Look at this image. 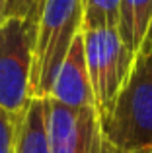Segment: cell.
Listing matches in <instances>:
<instances>
[{
  "label": "cell",
  "instance_id": "cell-6",
  "mask_svg": "<svg viewBox=\"0 0 152 153\" xmlns=\"http://www.w3.org/2000/svg\"><path fill=\"white\" fill-rule=\"evenodd\" d=\"M49 99L66 105V107H94V95L88 78L86 52H84V35L80 31L72 41L59 74L53 82Z\"/></svg>",
  "mask_w": 152,
  "mask_h": 153
},
{
  "label": "cell",
  "instance_id": "cell-7",
  "mask_svg": "<svg viewBox=\"0 0 152 153\" xmlns=\"http://www.w3.org/2000/svg\"><path fill=\"white\" fill-rule=\"evenodd\" d=\"M14 153H49L47 146V99H29L20 111Z\"/></svg>",
  "mask_w": 152,
  "mask_h": 153
},
{
  "label": "cell",
  "instance_id": "cell-2",
  "mask_svg": "<svg viewBox=\"0 0 152 153\" xmlns=\"http://www.w3.org/2000/svg\"><path fill=\"white\" fill-rule=\"evenodd\" d=\"M80 31H82L80 0H47L35 33L29 82L31 99H49L59 68Z\"/></svg>",
  "mask_w": 152,
  "mask_h": 153
},
{
  "label": "cell",
  "instance_id": "cell-12",
  "mask_svg": "<svg viewBox=\"0 0 152 153\" xmlns=\"http://www.w3.org/2000/svg\"><path fill=\"white\" fill-rule=\"evenodd\" d=\"M6 4H8V0H0V23H4L6 22Z\"/></svg>",
  "mask_w": 152,
  "mask_h": 153
},
{
  "label": "cell",
  "instance_id": "cell-3",
  "mask_svg": "<svg viewBox=\"0 0 152 153\" xmlns=\"http://www.w3.org/2000/svg\"><path fill=\"white\" fill-rule=\"evenodd\" d=\"M82 35L94 107L99 122H103L131 74L135 54L125 47L115 27L82 29Z\"/></svg>",
  "mask_w": 152,
  "mask_h": 153
},
{
  "label": "cell",
  "instance_id": "cell-4",
  "mask_svg": "<svg viewBox=\"0 0 152 153\" xmlns=\"http://www.w3.org/2000/svg\"><path fill=\"white\" fill-rule=\"evenodd\" d=\"M37 23L8 18L0 23V107L20 112L31 99L29 82Z\"/></svg>",
  "mask_w": 152,
  "mask_h": 153
},
{
  "label": "cell",
  "instance_id": "cell-11",
  "mask_svg": "<svg viewBox=\"0 0 152 153\" xmlns=\"http://www.w3.org/2000/svg\"><path fill=\"white\" fill-rule=\"evenodd\" d=\"M18 114L20 112H10L0 107V153H14Z\"/></svg>",
  "mask_w": 152,
  "mask_h": 153
},
{
  "label": "cell",
  "instance_id": "cell-9",
  "mask_svg": "<svg viewBox=\"0 0 152 153\" xmlns=\"http://www.w3.org/2000/svg\"><path fill=\"white\" fill-rule=\"evenodd\" d=\"M82 29L115 27L119 23V0H80Z\"/></svg>",
  "mask_w": 152,
  "mask_h": 153
},
{
  "label": "cell",
  "instance_id": "cell-1",
  "mask_svg": "<svg viewBox=\"0 0 152 153\" xmlns=\"http://www.w3.org/2000/svg\"><path fill=\"white\" fill-rule=\"evenodd\" d=\"M102 128L119 153H152V27Z\"/></svg>",
  "mask_w": 152,
  "mask_h": 153
},
{
  "label": "cell",
  "instance_id": "cell-5",
  "mask_svg": "<svg viewBox=\"0 0 152 153\" xmlns=\"http://www.w3.org/2000/svg\"><path fill=\"white\" fill-rule=\"evenodd\" d=\"M49 153H119L107 142L96 107H66L47 99Z\"/></svg>",
  "mask_w": 152,
  "mask_h": 153
},
{
  "label": "cell",
  "instance_id": "cell-8",
  "mask_svg": "<svg viewBox=\"0 0 152 153\" xmlns=\"http://www.w3.org/2000/svg\"><path fill=\"white\" fill-rule=\"evenodd\" d=\"M152 27V0H119L117 31L121 41L133 54L141 49Z\"/></svg>",
  "mask_w": 152,
  "mask_h": 153
},
{
  "label": "cell",
  "instance_id": "cell-10",
  "mask_svg": "<svg viewBox=\"0 0 152 153\" xmlns=\"http://www.w3.org/2000/svg\"><path fill=\"white\" fill-rule=\"evenodd\" d=\"M47 0H8L6 4V18L29 19L37 23L43 14Z\"/></svg>",
  "mask_w": 152,
  "mask_h": 153
}]
</instances>
